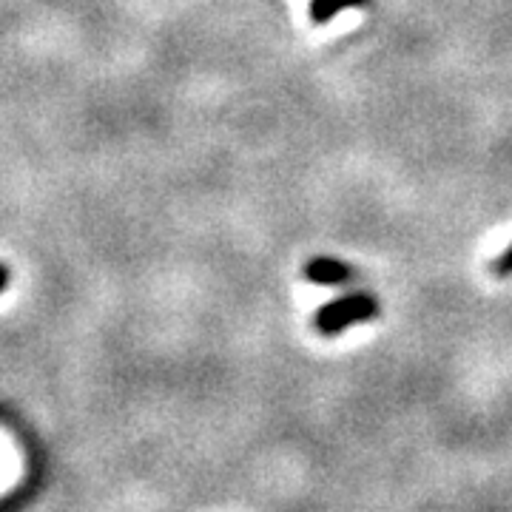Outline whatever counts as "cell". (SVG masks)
Returning <instances> with one entry per match:
<instances>
[{
    "instance_id": "obj_5",
    "label": "cell",
    "mask_w": 512,
    "mask_h": 512,
    "mask_svg": "<svg viewBox=\"0 0 512 512\" xmlns=\"http://www.w3.org/2000/svg\"><path fill=\"white\" fill-rule=\"evenodd\" d=\"M6 285H9V268H6V265H0V291H3Z\"/></svg>"
},
{
    "instance_id": "obj_4",
    "label": "cell",
    "mask_w": 512,
    "mask_h": 512,
    "mask_svg": "<svg viewBox=\"0 0 512 512\" xmlns=\"http://www.w3.org/2000/svg\"><path fill=\"white\" fill-rule=\"evenodd\" d=\"M493 271L498 276H510L512 274V245L504 251V254L498 256L493 262Z\"/></svg>"
},
{
    "instance_id": "obj_2",
    "label": "cell",
    "mask_w": 512,
    "mask_h": 512,
    "mask_svg": "<svg viewBox=\"0 0 512 512\" xmlns=\"http://www.w3.org/2000/svg\"><path fill=\"white\" fill-rule=\"evenodd\" d=\"M305 279H311L316 285H342L353 279V268L330 256H316L305 265Z\"/></svg>"
},
{
    "instance_id": "obj_1",
    "label": "cell",
    "mask_w": 512,
    "mask_h": 512,
    "mask_svg": "<svg viewBox=\"0 0 512 512\" xmlns=\"http://www.w3.org/2000/svg\"><path fill=\"white\" fill-rule=\"evenodd\" d=\"M379 313V302L373 293H348L336 302H328L325 308H319L316 313V330L325 333V336H336L342 333L350 325H359V322H367Z\"/></svg>"
},
{
    "instance_id": "obj_3",
    "label": "cell",
    "mask_w": 512,
    "mask_h": 512,
    "mask_svg": "<svg viewBox=\"0 0 512 512\" xmlns=\"http://www.w3.org/2000/svg\"><path fill=\"white\" fill-rule=\"evenodd\" d=\"M367 0H313L311 3V18L313 23H325L333 15H339L342 9H350V6H365Z\"/></svg>"
}]
</instances>
